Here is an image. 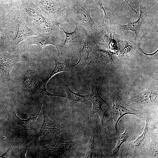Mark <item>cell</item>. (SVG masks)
I'll return each mask as SVG.
<instances>
[{
  "label": "cell",
  "instance_id": "1",
  "mask_svg": "<svg viewBox=\"0 0 158 158\" xmlns=\"http://www.w3.org/2000/svg\"><path fill=\"white\" fill-rule=\"evenodd\" d=\"M87 1V0H66L64 2L70 20L75 24L83 26L90 35L98 39L101 32L98 30L91 17L90 12L92 9Z\"/></svg>",
  "mask_w": 158,
  "mask_h": 158
},
{
  "label": "cell",
  "instance_id": "2",
  "mask_svg": "<svg viewBox=\"0 0 158 158\" xmlns=\"http://www.w3.org/2000/svg\"><path fill=\"white\" fill-rule=\"evenodd\" d=\"M20 8L27 13L40 34L48 33L55 29V24L42 15V11L33 0H19Z\"/></svg>",
  "mask_w": 158,
  "mask_h": 158
},
{
  "label": "cell",
  "instance_id": "3",
  "mask_svg": "<svg viewBox=\"0 0 158 158\" xmlns=\"http://www.w3.org/2000/svg\"><path fill=\"white\" fill-rule=\"evenodd\" d=\"M42 11L56 25L69 21L68 12L64 1L59 0H33Z\"/></svg>",
  "mask_w": 158,
  "mask_h": 158
},
{
  "label": "cell",
  "instance_id": "4",
  "mask_svg": "<svg viewBox=\"0 0 158 158\" xmlns=\"http://www.w3.org/2000/svg\"><path fill=\"white\" fill-rule=\"evenodd\" d=\"M44 120L39 132L35 135L31 134L32 143L35 145L42 146L53 142L57 136L64 131V127L52 121L43 111Z\"/></svg>",
  "mask_w": 158,
  "mask_h": 158
},
{
  "label": "cell",
  "instance_id": "5",
  "mask_svg": "<svg viewBox=\"0 0 158 158\" xmlns=\"http://www.w3.org/2000/svg\"><path fill=\"white\" fill-rule=\"evenodd\" d=\"M75 28L71 32H66L61 28L59 25L56 26L61 30L65 35V38L62 44L60 50V54L64 55L66 53H72L74 50H79L80 51L81 48L84 43L85 39V28L83 26L75 24Z\"/></svg>",
  "mask_w": 158,
  "mask_h": 158
},
{
  "label": "cell",
  "instance_id": "6",
  "mask_svg": "<svg viewBox=\"0 0 158 158\" xmlns=\"http://www.w3.org/2000/svg\"><path fill=\"white\" fill-rule=\"evenodd\" d=\"M113 104L111 116L114 120L116 131L117 133V125L120 119L127 114L134 115L138 118L141 115L139 111L135 109L127 104L119 96L116 89L113 90L110 93Z\"/></svg>",
  "mask_w": 158,
  "mask_h": 158
},
{
  "label": "cell",
  "instance_id": "7",
  "mask_svg": "<svg viewBox=\"0 0 158 158\" xmlns=\"http://www.w3.org/2000/svg\"><path fill=\"white\" fill-rule=\"evenodd\" d=\"M56 28L50 32L40 34L36 37L28 38L27 40L28 49L33 44H36L40 50L47 45H52L56 48L59 54H60L61 49L64 41L63 35L60 30Z\"/></svg>",
  "mask_w": 158,
  "mask_h": 158
},
{
  "label": "cell",
  "instance_id": "8",
  "mask_svg": "<svg viewBox=\"0 0 158 158\" xmlns=\"http://www.w3.org/2000/svg\"><path fill=\"white\" fill-rule=\"evenodd\" d=\"M42 104V103H40V110L37 116H31L27 119H22L17 116L15 112L14 113L11 122V126L14 131L13 138L17 136L25 140H32L31 136H29L28 132L33 128Z\"/></svg>",
  "mask_w": 158,
  "mask_h": 158
},
{
  "label": "cell",
  "instance_id": "9",
  "mask_svg": "<svg viewBox=\"0 0 158 158\" xmlns=\"http://www.w3.org/2000/svg\"><path fill=\"white\" fill-rule=\"evenodd\" d=\"M79 142L77 140L64 141L57 138L49 144L45 149L37 151L36 155L41 158L50 157H61L64 153Z\"/></svg>",
  "mask_w": 158,
  "mask_h": 158
},
{
  "label": "cell",
  "instance_id": "10",
  "mask_svg": "<svg viewBox=\"0 0 158 158\" xmlns=\"http://www.w3.org/2000/svg\"><path fill=\"white\" fill-rule=\"evenodd\" d=\"M140 15L137 20L126 25L118 24L117 25L118 29L120 32L128 31L133 32L135 34V40L137 41H140L144 35L143 31L146 20L145 13L140 6Z\"/></svg>",
  "mask_w": 158,
  "mask_h": 158
},
{
  "label": "cell",
  "instance_id": "11",
  "mask_svg": "<svg viewBox=\"0 0 158 158\" xmlns=\"http://www.w3.org/2000/svg\"><path fill=\"white\" fill-rule=\"evenodd\" d=\"M17 30L15 37L13 39L11 44L13 48L18 50L19 44L22 41L32 35H37L28 27L23 19L22 14L17 10Z\"/></svg>",
  "mask_w": 158,
  "mask_h": 158
},
{
  "label": "cell",
  "instance_id": "12",
  "mask_svg": "<svg viewBox=\"0 0 158 158\" xmlns=\"http://www.w3.org/2000/svg\"><path fill=\"white\" fill-rule=\"evenodd\" d=\"M85 39L83 44L80 52L79 59L78 62L73 65L74 68L81 69L87 64V61L89 54L94 46L97 43L98 39L96 37L90 35L85 30Z\"/></svg>",
  "mask_w": 158,
  "mask_h": 158
},
{
  "label": "cell",
  "instance_id": "13",
  "mask_svg": "<svg viewBox=\"0 0 158 158\" xmlns=\"http://www.w3.org/2000/svg\"><path fill=\"white\" fill-rule=\"evenodd\" d=\"M88 101H90L92 104L91 114L93 115L95 113L98 114L99 116L101 123L103 126L104 118L106 111L105 109H103V105H107L108 107L107 102L100 95L98 88L95 85L91 87L90 93L89 94Z\"/></svg>",
  "mask_w": 158,
  "mask_h": 158
},
{
  "label": "cell",
  "instance_id": "14",
  "mask_svg": "<svg viewBox=\"0 0 158 158\" xmlns=\"http://www.w3.org/2000/svg\"><path fill=\"white\" fill-rule=\"evenodd\" d=\"M20 60L19 56L13 54H0V73L4 80H10L11 71L13 66Z\"/></svg>",
  "mask_w": 158,
  "mask_h": 158
},
{
  "label": "cell",
  "instance_id": "15",
  "mask_svg": "<svg viewBox=\"0 0 158 158\" xmlns=\"http://www.w3.org/2000/svg\"><path fill=\"white\" fill-rule=\"evenodd\" d=\"M37 69L34 67H28L23 73L21 78V84L25 89L29 91L32 90L36 83L41 78Z\"/></svg>",
  "mask_w": 158,
  "mask_h": 158
},
{
  "label": "cell",
  "instance_id": "16",
  "mask_svg": "<svg viewBox=\"0 0 158 158\" xmlns=\"http://www.w3.org/2000/svg\"><path fill=\"white\" fill-rule=\"evenodd\" d=\"M157 96V92L152 91H144L136 96L131 97L129 99L139 104L150 105L155 101Z\"/></svg>",
  "mask_w": 158,
  "mask_h": 158
},
{
  "label": "cell",
  "instance_id": "17",
  "mask_svg": "<svg viewBox=\"0 0 158 158\" xmlns=\"http://www.w3.org/2000/svg\"><path fill=\"white\" fill-rule=\"evenodd\" d=\"M63 87L67 95V97L66 98L69 100V107L73 106L78 102H80L83 104L88 100L89 94L82 95L79 93H75L71 90L66 84H63Z\"/></svg>",
  "mask_w": 158,
  "mask_h": 158
},
{
  "label": "cell",
  "instance_id": "18",
  "mask_svg": "<svg viewBox=\"0 0 158 158\" xmlns=\"http://www.w3.org/2000/svg\"><path fill=\"white\" fill-rule=\"evenodd\" d=\"M63 57L65 58V61L63 63L59 62L55 58L53 59L54 62L55 66L49 76L48 77L49 79L54 75L59 73L63 71L72 72L74 69L73 65H71L69 63L71 57L68 58H66L64 56Z\"/></svg>",
  "mask_w": 158,
  "mask_h": 158
},
{
  "label": "cell",
  "instance_id": "19",
  "mask_svg": "<svg viewBox=\"0 0 158 158\" xmlns=\"http://www.w3.org/2000/svg\"><path fill=\"white\" fill-rule=\"evenodd\" d=\"M49 79L48 78L46 79L41 78L38 81V84L35 85L31 91L35 93L47 95L51 98H53V96H58L66 98V97L64 96L53 94L47 91L46 88V85Z\"/></svg>",
  "mask_w": 158,
  "mask_h": 158
},
{
  "label": "cell",
  "instance_id": "20",
  "mask_svg": "<svg viewBox=\"0 0 158 158\" xmlns=\"http://www.w3.org/2000/svg\"><path fill=\"white\" fill-rule=\"evenodd\" d=\"M132 131V130L131 128L126 129L123 133L117 136L116 139L117 142L116 146L113 150L112 156L115 155L117 153L121 146L130 136Z\"/></svg>",
  "mask_w": 158,
  "mask_h": 158
},
{
  "label": "cell",
  "instance_id": "21",
  "mask_svg": "<svg viewBox=\"0 0 158 158\" xmlns=\"http://www.w3.org/2000/svg\"><path fill=\"white\" fill-rule=\"evenodd\" d=\"M149 120L146 118V124L142 134L138 136L134 141L131 142V147L133 149H136L140 147L144 143L146 138L147 133L148 130V126Z\"/></svg>",
  "mask_w": 158,
  "mask_h": 158
},
{
  "label": "cell",
  "instance_id": "22",
  "mask_svg": "<svg viewBox=\"0 0 158 158\" xmlns=\"http://www.w3.org/2000/svg\"><path fill=\"white\" fill-rule=\"evenodd\" d=\"M91 137L83 152V157L92 158L94 145V130L92 127L91 128Z\"/></svg>",
  "mask_w": 158,
  "mask_h": 158
},
{
  "label": "cell",
  "instance_id": "23",
  "mask_svg": "<svg viewBox=\"0 0 158 158\" xmlns=\"http://www.w3.org/2000/svg\"><path fill=\"white\" fill-rule=\"evenodd\" d=\"M95 59L100 62L107 63L114 62L112 55L108 51L101 49H97L95 52Z\"/></svg>",
  "mask_w": 158,
  "mask_h": 158
},
{
  "label": "cell",
  "instance_id": "24",
  "mask_svg": "<svg viewBox=\"0 0 158 158\" xmlns=\"http://www.w3.org/2000/svg\"><path fill=\"white\" fill-rule=\"evenodd\" d=\"M0 21V42L4 44L11 43V32H8V30H6Z\"/></svg>",
  "mask_w": 158,
  "mask_h": 158
},
{
  "label": "cell",
  "instance_id": "25",
  "mask_svg": "<svg viewBox=\"0 0 158 158\" xmlns=\"http://www.w3.org/2000/svg\"><path fill=\"white\" fill-rule=\"evenodd\" d=\"M147 151L148 155L152 157H157L158 154L157 143L154 141L151 142L149 145Z\"/></svg>",
  "mask_w": 158,
  "mask_h": 158
},
{
  "label": "cell",
  "instance_id": "26",
  "mask_svg": "<svg viewBox=\"0 0 158 158\" xmlns=\"http://www.w3.org/2000/svg\"><path fill=\"white\" fill-rule=\"evenodd\" d=\"M95 3L98 5L99 8L102 9L104 13V18H106L108 17V16L107 14V13L103 5L102 1V0H93Z\"/></svg>",
  "mask_w": 158,
  "mask_h": 158
},
{
  "label": "cell",
  "instance_id": "27",
  "mask_svg": "<svg viewBox=\"0 0 158 158\" xmlns=\"http://www.w3.org/2000/svg\"><path fill=\"white\" fill-rule=\"evenodd\" d=\"M11 4L0 2V11L5 12L11 8Z\"/></svg>",
  "mask_w": 158,
  "mask_h": 158
},
{
  "label": "cell",
  "instance_id": "28",
  "mask_svg": "<svg viewBox=\"0 0 158 158\" xmlns=\"http://www.w3.org/2000/svg\"><path fill=\"white\" fill-rule=\"evenodd\" d=\"M12 142L8 149L4 154L0 156V158H7L10 155V151L12 146Z\"/></svg>",
  "mask_w": 158,
  "mask_h": 158
},
{
  "label": "cell",
  "instance_id": "29",
  "mask_svg": "<svg viewBox=\"0 0 158 158\" xmlns=\"http://www.w3.org/2000/svg\"><path fill=\"white\" fill-rule=\"evenodd\" d=\"M97 156L98 157H104L105 156L103 154L102 151L101 150L99 151L97 153Z\"/></svg>",
  "mask_w": 158,
  "mask_h": 158
},
{
  "label": "cell",
  "instance_id": "30",
  "mask_svg": "<svg viewBox=\"0 0 158 158\" xmlns=\"http://www.w3.org/2000/svg\"><path fill=\"white\" fill-rule=\"evenodd\" d=\"M125 1L127 4L130 7L131 9L133 11L136 13V14H137V13L136 11L134 10L133 8V7H132L131 5L126 0H123Z\"/></svg>",
  "mask_w": 158,
  "mask_h": 158
},
{
  "label": "cell",
  "instance_id": "31",
  "mask_svg": "<svg viewBox=\"0 0 158 158\" xmlns=\"http://www.w3.org/2000/svg\"><path fill=\"white\" fill-rule=\"evenodd\" d=\"M59 0L61 1H63L66 0Z\"/></svg>",
  "mask_w": 158,
  "mask_h": 158
}]
</instances>
